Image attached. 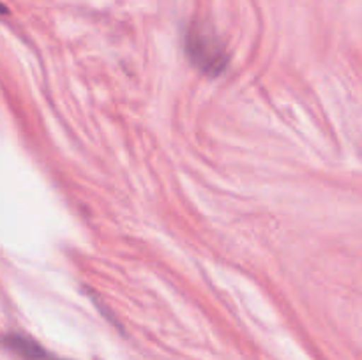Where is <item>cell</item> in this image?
Returning a JSON list of instances; mask_svg holds the SVG:
<instances>
[{
	"label": "cell",
	"instance_id": "6da1fadb",
	"mask_svg": "<svg viewBox=\"0 0 362 360\" xmlns=\"http://www.w3.org/2000/svg\"><path fill=\"white\" fill-rule=\"evenodd\" d=\"M186 52L191 62L205 74L221 73L226 66V53L221 41L209 28L193 27L186 37Z\"/></svg>",
	"mask_w": 362,
	"mask_h": 360
},
{
	"label": "cell",
	"instance_id": "7a4b0ae2",
	"mask_svg": "<svg viewBox=\"0 0 362 360\" xmlns=\"http://www.w3.org/2000/svg\"><path fill=\"white\" fill-rule=\"evenodd\" d=\"M0 13H7L6 6H4V4H2V2H0Z\"/></svg>",
	"mask_w": 362,
	"mask_h": 360
}]
</instances>
